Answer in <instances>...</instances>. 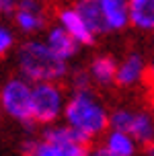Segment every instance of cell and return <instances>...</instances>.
<instances>
[{
    "label": "cell",
    "instance_id": "1",
    "mask_svg": "<svg viewBox=\"0 0 154 156\" xmlns=\"http://www.w3.org/2000/svg\"><path fill=\"white\" fill-rule=\"evenodd\" d=\"M19 74L29 82H60L68 76V62L49 49L45 41L29 39L16 51Z\"/></svg>",
    "mask_w": 154,
    "mask_h": 156
},
{
    "label": "cell",
    "instance_id": "2",
    "mask_svg": "<svg viewBox=\"0 0 154 156\" xmlns=\"http://www.w3.org/2000/svg\"><path fill=\"white\" fill-rule=\"evenodd\" d=\"M109 115L111 113L107 111V107L97 99V94L91 88L74 90L66 101L64 123H68L70 127L92 140L105 136V132L109 129Z\"/></svg>",
    "mask_w": 154,
    "mask_h": 156
},
{
    "label": "cell",
    "instance_id": "3",
    "mask_svg": "<svg viewBox=\"0 0 154 156\" xmlns=\"http://www.w3.org/2000/svg\"><path fill=\"white\" fill-rule=\"evenodd\" d=\"M88 138L68 123L45 125L39 140L23 144L25 156H88Z\"/></svg>",
    "mask_w": 154,
    "mask_h": 156
},
{
    "label": "cell",
    "instance_id": "4",
    "mask_svg": "<svg viewBox=\"0 0 154 156\" xmlns=\"http://www.w3.org/2000/svg\"><path fill=\"white\" fill-rule=\"evenodd\" d=\"M66 101L68 99H66V93L60 86V82H35L33 84V105H31L33 123H58V119L64 117Z\"/></svg>",
    "mask_w": 154,
    "mask_h": 156
},
{
    "label": "cell",
    "instance_id": "5",
    "mask_svg": "<svg viewBox=\"0 0 154 156\" xmlns=\"http://www.w3.org/2000/svg\"><path fill=\"white\" fill-rule=\"evenodd\" d=\"M31 105H33V82L23 76L8 78L0 88V107L10 119L31 125Z\"/></svg>",
    "mask_w": 154,
    "mask_h": 156
},
{
    "label": "cell",
    "instance_id": "6",
    "mask_svg": "<svg viewBox=\"0 0 154 156\" xmlns=\"http://www.w3.org/2000/svg\"><path fill=\"white\" fill-rule=\"evenodd\" d=\"M109 127L127 132L138 144L144 146L154 140V113L142 107H119L111 111Z\"/></svg>",
    "mask_w": 154,
    "mask_h": 156
},
{
    "label": "cell",
    "instance_id": "7",
    "mask_svg": "<svg viewBox=\"0 0 154 156\" xmlns=\"http://www.w3.org/2000/svg\"><path fill=\"white\" fill-rule=\"evenodd\" d=\"M13 19L21 33H39L47 25V8L43 0H16Z\"/></svg>",
    "mask_w": 154,
    "mask_h": 156
},
{
    "label": "cell",
    "instance_id": "8",
    "mask_svg": "<svg viewBox=\"0 0 154 156\" xmlns=\"http://www.w3.org/2000/svg\"><path fill=\"white\" fill-rule=\"evenodd\" d=\"M146 76H148V62L140 51H130L123 60L117 62L115 84L121 88L138 86Z\"/></svg>",
    "mask_w": 154,
    "mask_h": 156
},
{
    "label": "cell",
    "instance_id": "9",
    "mask_svg": "<svg viewBox=\"0 0 154 156\" xmlns=\"http://www.w3.org/2000/svg\"><path fill=\"white\" fill-rule=\"evenodd\" d=\"M56 19H58V25H60L62 29H66V31L80 43V47L82 45H92V43H95L97 35L91 31V27L86 25V21L82 19V15H80L74 6L60 8L58 15H56Z\"/></svg>",
    "mask_w": 154,
    "mask_h": 156
},
{
    "label": "cell",
    "instance_id": "10",
    "mask_svg": "<svg viewBox=\"0 0 154 156\" xmlns=\"http://www.w3.org/2000/svg\"><path fill=\"white\" fill-rule=\"evenodd\" d=\"M107 33H117L130 27V4L127 0H99Z\"/></svg>",
    "mask_w": 154,
    "mask_h": 156
},
{
    "label": "cell",
    "instance_id": "11",
    "mask_svg": "<svg viewBox=\"0 0 154 156\" xmlns=\"http://www.w3.org/2000/svg\"><path fill=\"white\" fill-rule=\"evenodd\" d=\"M43 41L49 45V49H52L58 58L66 60V62H70V60L78 54V49H80V43H78V41L72 37L66 29H62L60 25H56V27H52V29H47Z\"/></svg>",
    "mask_w": 154,
    "mask_h": 156
},
{
    "label": "cell",
    "instance_id": "12",
    "mask_svg": "<svg viewBox=\"0 0 154 156\" xmlns=\"http://www.w3.org/2000/svg\"><path fill=\"white\" fill-rule=\"evenodd\" d=\"M88 74H91L92 84H99V86L115 84L117 60L113 55H107V54L95 55L91 60V64H88Z\"/></svg>",
    "mask_w": 154,
    "mask_h": 156
},
{
    "label": "cell",
    "instance_id": "13",
    "mask_svg": "<svg viewBox=\"0 0 154 156\" xmlns=\"http://www.w3.org/2000/svg\"><path fill=\"white\" fill-rule=\"evenodd\" d=\"M130 25L138 31H154V0H127Z\"/></svg>",
    "mask_w": 154,
    "mask_h": 156
},
{
    "label": "cell",
    "instance_id": "14",
    "mask_svg": "<svg viewBox=\"0 0 154 156\" xmlns=\"http://www.w3.org/2000/svg\"><path fill=\"white\" fill-rule=\"evenodd\" d=\"M103 144L111 152H115L117 156H138V152H140V144L131 138L130 133L121 132V129H113V127H109L105 132Z\"/></svg>",
    "mask_w": 154,
    "mask_h": 156
},
{
    "label": "cell",
    "instance_id": "15",
    "mask_svg": "<svg viewBox=\"0 0 154 156\" xmlns=\"http://www.w3.org/2000/svg\"><path fill=\"white\" fill-rule=\"evenodd\" d=\"M74 8L82 15V19L86 21V25L91 27V31L99 37L105 35V21H103V10H101V2L99 0H76Z\"/></svg>",
    "mask_w": 154,
    "mask_h": 156
},
{
    "label": "cell",
    "instance_id": "16",
    "mask_svg": "<svg viewBox=\"0 0 154 156\" xmlns=\"http://www.w3.org/2000/svg\"><path fill=\"white\" fill-rule=\"evenodd\" d=\"M70 82H72V88H74V90H86V88H91V84H92L88 70H74L70 74Z\"/></svg>",
    "mask_w": 154,
    "mask_h": 156
},
{
    "label": "cell",
    "instance_id": "17",
    "mask_svg": "<svg viewBox=\"0 0 154 156\" xmlns=\"http://www.w3.org/2000/svg\"><path fill=\"white\" fill-rule=\"evenodd\" d=\"M13 47H15V33H13V29L6 27V25H0V58L6 55Z\"/></svg>",
    "mask_w": 154,
    "mask_h": 156
},
{
    "label": "cell",
    "instance_id": "18",
    "mask_svg": "<svg viewBox=\"0 0 154 156\" xmlns=\"http://www.w3.org/2000/svg\"><path fill=\"white\" fill-rule=\"evenodd\" d=\"M88 156H117V154H115V152H111L105 144H101V146H95V148L88 150Z\"/></svg>",
    "mask_w": 154,
    "mask_h": 156
},
{
    "label": "cell",
    "instance_id": "19",
    "mask_svg": "<svg viewBox=\"0 0 154 156\" xmlns=\"http://www.w3.org/2000/svg\"><path fill=\"white\" fill-rule=\"evenodd\" d=\"M15 2H16V0H0V15H8V12H13Z\"/></svg>",
    "mask_w": 154,
    "mask_h": 156
},
{
    "label": "cell",
    "instance_id": "20",
    "mask_svg": "<svg viewBox=\"0 0 154 156\" xmlns=\"http://www.w3.org/2000/svg\"><path fill=\"white\" fill-rule=\"evenodd\" d=\"M142 156H154V140L144 144V148H142Z\"/></svg>",
    "mask_w": 154,
    "mask_h": 156
},
{
    "label": "cell",
    "instance_id": "21",
    "mask_svg": "<svg viewBox=\"0 0 154 156\" xmlns=\"http://www.w3.org/2000/svg\"><path fill=\"white\" fill-rule=\"evenodd\" d=\"M148 76H150V80H152V84H154V60L148 64Z\"/></svg>",
    "mask_w": 154,
    "mask_h": 156
},
{
    "label": "cell",
    "instance_id": "22",
    "mask_svg": "<svg viewBox=\"0 0 154 156\" xmlns=\"http://www.w3.org/2000/svg\"><path fill=\"white\" fill-rule=\"evenodd\" d=\"M152 41H154V31H152Z\"/></svg>",
    "mask_w": 154,
    "mask_h": 156
}]
</instances>
